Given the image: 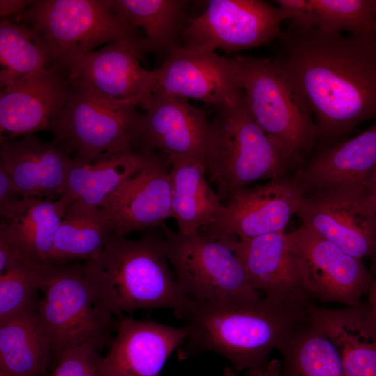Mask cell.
I'll return each instance as SVG.
<instances>
[{"label":"cell","instance_id":"41","mask_svg":"<svg viewBox=\"0 0 376 376\" xmlns=\"http://www.w3.org/2000/svg\"><path fill=\"white\" fill-rule=\"evenodd\" d=\"M221 376H236L234 370L231 368H225Z\"/></svg>","mask_w":376,"mask_h":376},{"label":"cell","instance_id":"8","mask_svg":"<svg viewBox=\"0 0 376 376\" xmlns=\"http://www.w3.org/2000/svg\"><path fill=\"white\" fill-rule=\"evenodd\" d=\"M232 58L251 116L301 165L318 139L312 115L272 61L245 56Z\"/></svg>","mask_w":376,"mask_h":376},{"label":"cell","instance_id":"40","mask_svg":"<svg viewBox=\"0 0 376 376\" xmlns=\"http://www.w3.org/2000/svg\"><path fill=\"white\" fill-rule=\"evenodd\" d=\"M370 3L374 10L373 35L376 42V0H370Z\"/></svg>","mask_w":376,"mask_h":376},{"label":"cell","instance_id":"10","mask_svg":"<svg viewBox=\"0 0 376 376\" xmlns=\"http://www.w3.org/2000/svg\"><path fill=\"white\" fill-rule=\"evenodd\" d=\"M286 19L278 6L261 0H211L182 36L187 49L235 52L267 44Z\"/></svg>","mask_w":376,"mask_h":376},{"label":"cell","instance_id":"19","mask_svg":"<svg viewBox=\"0 0 376 376\" xmlns=\"http://www.w3.org/2000/svg\"><path fill=\"white\" fill-rule=\"evenodd\" d=\"M189 330L145 319L123 318L109 353L96 361L97 376H160L170 355L185 342Z\"/></svg>","mask_w":376,"mask_h":376},{"label":"cell","instance_id":"4","mask_svg":"<svg viewBox=\"0 0 376 376\" xmlns=\"http://www.w3.org/2000/svg\"><path fill=\"white\" fill-rule=\"evenodd\" d=\"M203 164L221 201L261 180L288 175L299 164L256 122L242 91L210 120Z\"/></svg>","mask_w":376,"mask_h":376},{"label":"cell","instance_id":"7","mask_svg":"<svg viewBox=\"0 0 376 376\" xmlns=\"http://www.w3.org/2000/svg\"><path fill=\"white\" fill-rule=\"evenodd\" d=\"M169 264L183 293L200 301H255L263 297L250 284L229 243L200 233L184 235L162 226Z\"/></svg>","mask_w":376,"mask_h":376},{"label":"cell","instance_id":"31","mask_svg":"<svg viewBox=\"0 0 376 376\" xmlns=\"http://www.w3.org/2000/svg\"><path fill=\"white\" fill-rule=\"evenodd\" d=\"M0 63L1 88L52 67L49 49L40 33L8 18L0 22Z\"/></svg>","mask_w":376,"mask_h":376},{"label":"cell","instance_id":"9","mask_svg":"<svg viewBox=\"0 0 376 376\" xmlns=\"http://www.w3.org/2000/svg\"><path fill=\"white\" fill-rule=\"evenodd\" d=\"M37 308L58 361L66 351L86 344L111 345L112 318L96 306L82 263L52 265L45 275Z\"/></svg>","mask_w":376,"mask_h":376},{"label":"cell","instance_id":"29","mask_svg":"<svg viewBox=\"0 0 376 376\" xmlns=\"http://www.w3.org/2000/svg\"><path fill=\"white\" fill-rule=\"evenodd\" d=\"M111 233L110 223L102 209L76 202L70 203L56 233L49 265L95 259Z\"/></svg>","mask_w":376,"mask_h":376},{"label":"cell","instance_id":"16","mask_svg":"<svg viewBox=\"0 0 376 376\" xmlns=\"http://www.w3.org/2000/svg\"><path fill=\"white\" fill-rule=\"evenodd\" d=\"M147 52L144 37L119 40L82 56L68 75L72 84L116 99L139 100L141 107L157 81L155 70H147L140 64Z\"/></svg>","mask_w":376,"mask_h":376},{"label":"cell","instance_id":"17","mask_svg":"<svg viewBox=\"0 0 376 376\" xmlns=\"http://www.w3.org/2000/svg\"><path fill=\"white\" fill-rule=\"evenodd\" d=\"M141 109L135 147L137 151L158 152L169 162L193 158L203 162L210 120L205 110L189 100L152 94Z\"/></svg>","mask_w":376,"mask_h":376},{"label":"cell","instance_id":"5","mask_svg":"<svg viewBox=\"0 0 376 376\" xmlns=\"http://www.w3.org/2000/svg\"><path fill=\"white\" fill-rule=\"evenodd\" d=\"M141 105L139 100L116 99L71 84L68 99L51 128L54 140L84 164L105 154L134 151Z\"/></svg>","mask_w":376,"mask_h":376},{"label":"cell","instance_id":"27","mask_svg":"<svg viewBox=\"0 0 376 376\" xmlns=\"http://www.w3.org/2000/svg\"><path fill=\"white\" fill-rule=\"evenodd\" d=\"M111 9L132 26L142 29L149 52L166 57L182 47L190 19L183 0H107Z\"/></svg>","mask_w":376,"mask_h":376},{"label":"cell","instance_id":"35","mask_svg":"<svg viewBox=\"0 0 376 376\" xmlns=\"http://www.w3.org/2000/svg\"><path fill=\"white\" fill-rule=\"evenodd\" d=\"M274 2L292 25L315 27L316 15L312 0H277Z\"/></svg>","mask_w":376,"mask_h":376},{"label":"cell","instance_id":"12","mask_svg":"<svg viewBox=\"0 0 376 376\" xmlns=\"http://www.w3.org/2000/svg\"><path fill=\"white\" fill-rule=\"evenodd\" d=\"M304 193L288 175L237 191L213 223L199 233L215 239H249L283 232L297 214Z\"/></svg>","mask_w":376,"mask_h":376},{"label":"cell","instance_id":"20","mask_svg":"<svg viewBox=\"0 0 376 376\" xmlns=\"http://www.w3.org/2000/svg\"><path fill=\"white\" fill-rule=\"evenodd\" d=\"M170 163L157 152L142 171L124 182L100 209L119 236L162 226L172 217Z\"/></svg>","mask_w":376,"mask_h":376},{"label":"cell","instance_id":"22","mask_svg":"<svg viewBox=\"0 0 376 376\" xmlns=\"http://www.w3.org/2000/svg\"><path fill=\"white\" fill-rule=\"evenodd\" d=\"M376 169V120L359 135L328 147L293 177L304 195L363 182Z\"/></svg>","mask_w":376,"mask_h":376},{"label":"cell","instance_id":"6","mask_svg":"<svg viewBox=\"0 0 376 376\" xmlns=\"http://www.w3.org/2000/svg\"><path fill=\"white\" fill-rule=\"evenodd\" d=\"M49 49L52 67L68 70L95 47L139 36L107 0H39L18 15Z\"/></svg>","mask_w":376,"mask_h":376},{"label":"cell","instance_id":"1","mask_svg":"<svg viewBox=\"0 0 376 376\" xmlns=\"http://www.w3.org/2000/svg\"><path fill=\"white\" fill-rule=\"evenodd\" d=\"M273 63L313 116L318 139L339 140L376 120L374 37L327 33L289 23Z\"/></svg>","mask_w":376,"mask_h":376},{"label":"cell","instance_id":"13","mask_svg":"<svg viewBox=\"0 0 376 376\" xmlns=\"http://www.w3.org/2000/svg\"><path fill=\"white\" fill-rule=\"evenodd\" d=\"M287 236L304 263L306 288L311 299L346 306L361 303L373 281L362 259L304 224Z\"/></svg>","mask_w":376,"mask_h":376},{"label":"cell","instance_id":"11","mask_svg":"<svg viewBox=\"0 0 376 376\" xmlns=\"http://www.w3.org/2000/svg\"><path fill=\"white\" fill-rule=\"evenodd\" d=\"M296 214L347 253L360 259L375 256L376 210L362 182L306 194Z\"/></svg>","mask_w":376,"mask_h":376},{"label":"cell","instance_id":"37","mask_svg":"<svg viewBox=\"0 0 376 376\" xmlns=\"http://www.w3.org/2000/svg\"><path fill=\"white\" fill-rule=\"evenodd\" d=\"M33 2L26 0H1L0 16L4 19L14 14L19 15Z\"/></svg>","mask_w":376,"mask_h":376},{"label":"cell","instance_id":"30","mask_svg":"<svg viewBox=\"0 0 376 376\" xmlns=\"http://www.w3.org/2000/svg\"><path fill=\"white\" fill-rule=\"evenodd\" d=\"M279 351L283 376H347L336 347L309 315Z\"/></svg>","mask_w":376,"mask_h":376},{"label":"cell","instance_id":"25","mask_svg":"<svg viewBox=\"0 0 376 376\" xmlns=\"http://www.w3.org/2000/svg\"><path fill=\"white\" fill-rule=\"evenodd\" d=\"M156 153L136 150L105 154L91 164L81 163L74 159L61 198L69 205L76 202L101 208L124 182L148 165Z\"/></svg>","mask_w":376,"mask_h":376},{"label":"cell","instance_id":"24","mask_svg":"<svg viewBox=\"0 0 376 376\" xmlns=\"http://www.w3.org/2000/svg\"><path fill=\"white\" fill-rule=\"evenodd\" d=\"M68 205L62 198L54 201L22 198L0 212V233L12 242L19 259L43 272L50 266L54 237Z\"/></svg>","mask_w":376,"mask_h":376},{"label":"cell","instance_id":"33","mask_svg":"<svg viewBox=\"0 0 376 376\" xmlns=\"http://www.w3.org/2000/svg\"><path fill=\"white\" fill-rule=\"evenodd\" d=\"M315 28L327 33L371 36L374 10L370 0H312Z\"/></svg>","mask_w":376,"mask_h":376},{"label":"cell","instance_id":"42","mask_svg":"<svg viewBox=\"0 0 376 376\" xmlns=\"http://www.w3.org/2000/svg\"><path fill=\"white\" fill-rule=\"evenodd\" d=\"M0 376H10V375L2 370H0Z\"/></svg>","mask_w":376,"mask_h":376},{"label":"cell","instance_id":"21","mask_svg":"<svg viewBox=\"0 0 376 376\" xmlns=\"http://www.w3.org/2000/svg\"><path fill=\"white\" fill-rule=\"evenodd\" d=\"M60 143L33 134L1 141L0 166L22 198L54 201L62 196L74 159Z\"/></svg>","mask_w":376,"mask_h":376},{"label":"cell","instance_id":"2","mask_svg":"<svg viewBox=\"0 0 376 376\" xmlns=\"http://www.w3.org/2000/svg\"><path fill=\"white\" fill-rule=\"evenodd\" d=\"M311 305L282 304L265 297L255 301L189 299L178 315L189 330L179 356L183 359L213 352L238 371L262 366L308 318Z\"/></svg>","mask_w":376,"mask_h":376},{"label":"cell","instance_id":"38","mask_svg":"<svg viewBox=\"0 0 376 376\" xmlns=\"http://www.w3.org/2000/svg\"><path fill=\"white\" fill-rule=\"evenodd\" d=\"M247 376H283L281 361L274 359L262 366L248 371Z\"/></svg>","mask_w":376,"mask_h":376},{"label":"cell","instance_id":"15","mask_svg":"<svg viewBox=\"0 0 376 376\" xmlns=\"http://www.w3.org/2000/svg\"><path fill=\"white\" fill-rule=\"evenodd\" d=\"M223 240L239 257L251 286L263 292L265 299L282 304H311L304 263L284 231Z\"/></svg>","mask_w":376,"mask_h":376},{"label":"cell","instance_id":"36","mask_svg":"<svg viewBox=\"0 0 376 376\" xmlns=\"http://www.w3.org/2000/svg\"><path fill=\"white\" fill-rule=\"evenodd\" d=\"M21 198L12 179L0 166V212L13 206Z\"/></svg>","mask_w":376,"mask_h":376},{"label":"cell","instance_id":"34","mask_svg":"<svg viewBox=\"0 0 376 376\" xmlns=\"http://www.w3.org/2000/svg\"><path fill=\"white\" fill-rule=\"evenodd\" d=\"M99 349L94 344H86L66 351L59 358L51 376H97Z\"/></svg>","mask_w":376,"mask_h":376},{"label":"cell","instance_id":"28","mask_svg":"<svg viewBox=\"0 0 376 376\" xmlns=\"http://www.w3.org/2000/svg\"><path fill=\"white\" fill-rule=\"evenodd\" d=\"M51 356L37 310L0 323V370L10 376H45Z\"/></svg>","mask_w":376,"mask_h":376},{"label":"cell","instance_id":"26","mask_svg":"<svg viewBox=\"0 0 376 376\" xmlns=\"http://www.w3.org/2000/svg\"><path fill=\"white\" fill-rule=\"evenodd\" d=\"M172 217L178 232L192 235L214 221L224 205L209 185L205 167L197 159L169 162Z\"/></svg>","mask_w":376,"mask_h":376},{"label":"cell","instance_id":"18","mask_svg":"<svg viewBox=\"0 0 376 376\" xmlns=\"http://www.w3.org/2000/svg\"><path fill=\"white\" fill-rule=\"evenodd\" d=\"M70 89L68 72L54 66L3 87L0 94L1 141L51 130Z\"/></svg>","mask_w":376,"mask_h":376},{"label":"cell","instance_id":"23","mask_svg":"<svg viewBox=\"0 0 376 376\" xmlns=\"http://www.w3.org/2000/svg\"><path fill=\"white\" fill-rule=\"evenodd\" d=\"M309 318L336 347L347 376H376V322L368 305L330 308L312 304Z\"/></svg>","mask_w":376,"mask_h":376},{"label":"cell","instance_id":"32","mask_svg":"<svg viewBox=\"0 0 376 376\" xmlns=\"http://www.w3.org/2000/svg\"><path fill=\"white\" fill-rule=\"evenodd\" d=\"M45 275L28 262L18 259L0 274V323L36 311Z\"/></svg>","mask_w":376,"mask_h":376},{"label":"cell","instance_id":"39","mask_svg":"<svg viewBox=\"0 0 376 376\" xmlns=\"http://www.w3.org/2000/svg\"><path fill=\"white\" fill-rule=\"evenodd\" d=\"M373 258H374L376 265V253ZM368 295L369 299V304L368 305L369 306L371 315L376 322V276L373 279L371 285L368 292Z\"/></svg>","mask_w":376,"mask_h":376},{"label":"cell","instance_id":"3","mask_svg":"<svg viewBox=\"0 0 376 376\" xmlns=\"http://www.w3.org/2000/svg\"><path fill=\"white\" fill-rule=\"evenodd\" d=\"M169 265L164 238L152 233L138 239L111 233L99 256L82 263L95 305L109 318L157 308L178 316L189 298Z\"/></svg>","mask_w":376,"mask_h":376},{"label":"cell","instance_id":"14","mask_svg":"<svg viewBox=\"0 0 376 376\" xmlns=\"http://www.w3.org/2000/svg\"><path fill=\"white\" fill-rule=\"evenodd\" d=\"M155 70L154 95L198 100L217 109L233 103L242 93L233 58L216 52L181 47Z\"/></svg>","mask_w":376,"mask_h":376}]
</instances>
